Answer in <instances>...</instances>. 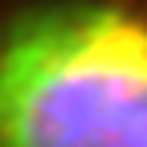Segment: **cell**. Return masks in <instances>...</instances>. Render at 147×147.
<instances>
[{"mask_svg": "<svg viewBox=\"0 0 147 147\" xmlns=\"http://www.w3.org/2000/svg\"><path fill=\"white\" fill-rule=\"evenodd\" d=\"M0 147H147V16L119 0L4 12Z\"/></svg>", "mask_w": 147, "mask_h": 147, "instance_id": "cell-1", "label": "cell"}]
</instances>
